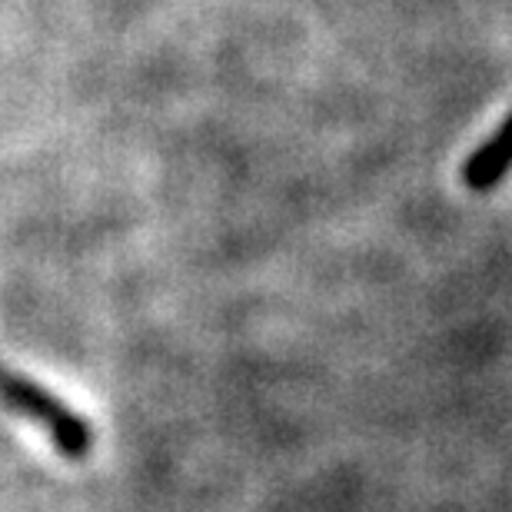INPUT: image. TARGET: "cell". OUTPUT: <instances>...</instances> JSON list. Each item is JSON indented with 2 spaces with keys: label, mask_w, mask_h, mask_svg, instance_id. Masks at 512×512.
<instances>
[{
  "label": "cell",
  "mask_w": 512,
  "mask_h": 512,
  "mask_svg": "<svg viewBox=\"0 0 512 512\" xmlns=\"http://www.w3.org/2000/svg\"><path fill=\"white\" fill-rule=\"evenodd\" d=\"M509 167H512V117L493 133V140H489L486 147H479L473 157L466 160L463 180L469 190H489L506 177Z\"/></svg>",
  "instance_id": "cell-2"
},
{
  "label": "cell",
  "mask_w": 512,
  "mask_h": 512,
  "mask_svg": "<svg viewBox=\"0 0 512 512\" xmlns=\"http://www.w3.org/2000/svg\"><path fill=\"white\" fill-rule=\"evenodd\" d=\"M0 403L10 413L37 423L67 459H84L90 453V446H94V426L84 416L74 413L64 399L44 389L37 380L10 370L4 363H0Z\"/></svg>",
  "instance_id": "cell-1"
}]
</instances>
